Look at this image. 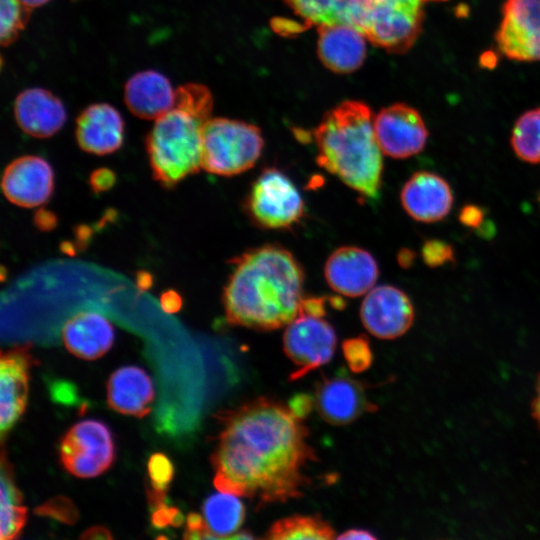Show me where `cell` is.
<instances>
[{
	"mask_svg": "<svg viewBox=\"0 0 540 540\" xmlns=\"http://www.w3.org/2000/svg\"><path fill=\"white\" fill-rule=\"evenodd\" d=\"M212 107L209 89L189 83L176 89L173 108L155 120L146 147L153 176L163 186L173 187L201 168L203 129Z\"/></svg>",
	"mask_w": 540,
	"mask_h": 540,
	"instance_id": "cell-4",
	"label": "cell"
},
{
	"mask_svg": "<svg viewBox=\"0 0 540 540\" xmlns=\"http://www.w3.org/2000/svg\"><path fill=\"white\" fill-rule=\"evenodd\" d=\"M34 513L58 520L65 524H73L79 517L78 510L72 500L64 496H56L35 508Z\"/></svg>",
	"mask_w": 540,
	"mask_h": 540,
	"instance_id": "cell-31",
	"label": "cell"
},
{
	"mask_svg": "<svg viewBox=\"0 0 540 540\" xmlns=\"http://www.w3.org/2000/svg\"><path fill=\"white\" fill-rule=\"evenodd\" d=\"M264 147L261 130L250 123L210 118L202 136L201 168L220 176H234L251 169Z\"/></svg>",
	"mask_w": 540,
	"mask_h": 540,
	"instance_id": "cell-5",
	"label": "cell"
},
{
	"mask_svg": "<svg viewBox=\"0 0 540 540\" xmlns=\"http://www.w3.org/2000/svg\"><path fill=\"white\" fill-rule=\"evenodd\" d=\"M237 497L220 491L203 503V517L214 539H233V534L239 532L245 519V507Z\"/></svg>",
	"mask_w": 540,
	"mask_h": 540,
	"instance_id": "cell-25",
	"label": "cell"
},
{
	"mask_svg": "<svg viewBox=\"0 0 540 540\" xmlns=\"http://www.w3.org/2000/svg\"><path fill=\"white\" fill-rule=\"evenodd\" d=\"M373 128L382 153L394 159H406L420 153L428 139L422 116L405 103H395L380 110L373 119Z\"/></svg>",
	"mask_w": 540,
	"mask_h": 540,
	"instance_id": "cell-11",
	"label": "cell"
},
{
	"mask_svg": "<svg viewBox=\"0 0 540 540\" xmlns=\"http://www.w3.org/2000/svg\"><path fill=\"white\" fill-rule=\"evenodd\" d=\"M153 400V382L142 368L124 366L110 375L107 401L114 411L142 418L150 413Z\"/></svg>",
	"mask_w": 540,
	"mask_h": 540,
	"instance_id": "cell-22",
	"label": "cell"
},
{
	"mask_svg": "<svg viewBox=\"0 0 540 540\" xmlns=\"http://www.w3.org/2000/svg\"><path fill=\"white\" fill-rule=\"evenodd\" d=\"M531 414L540 429V373L535 384V395L531 403Z\"/></svg>",
	"mask_w": 540,
	"mask_h": 540,
	"instance_id": "cell-40",
	"label": "cell"
},
{
	"mask_svg": "<svg viewBox=\"0 0 540 540\" xmlns=\"http://www.w3.org/2000/svg\"><path fill=\"white\" fill-rule=\"evenodd\" d=\"M244 208L255 226L269 230L293 228L305 215V201L299 189L276 167L263 169L254 179Z\"/></svg>",
	"mask_w": 540,
	"mask_h": 540,
	"instance_id": "cell-6",
	"label": "cell"
},
{
	"mask_svg": "<svg viewBox=\"0 0 540 540\" xmlns=\"http://www.w3.org/2000/svg\"><path fill=\"white\" fill-rule=\"evenodd\" d=\"M364 37L361 31L350 25H320L317 51L321 62L340 74L357 70L366 57Z\"/></svg>",
	"mask_w": 540,
	"mask_h": 540,
	"instance_id": "cell-20",
	"label": "cell"
},
{
	"mask_svg": "<svg viewBox=\"0 0 540 540\" xmlns=\"http://www.w3.org/2000/svg\"><path fill=\"white\" fill-rule=\"evenodd\" d=\"M344 358L353 372H362L366 370L372 362V352L369 341L358 336L346 339L342 343Z\"/></svg>",
	"mask_w": 540,
	"mask_h": 540,
	"instance_id": "cell-30",
	"label": "cell"
},
{
	"mask_svg": "<svg viewBox=\"0 0 540 540\" xmlns=\"http://www.w3.org/2000/svg\"><path fill=\"white\" fill-rule=\"evenodd\" d=\"M379 268L367 250L357 246H341L334 250L324 265L328 286L347 297H359L375 285Z\"/></svg>",
	"mask_w": 540,
	"mask_h": 540,
	"instance_id": "cell-14",
	"label": "cell"
},
{
	"mask_svg": "<svg viewBox=\"0 0 540 540\" xmlns=\"http://www.w3.org/2000/svg\"><path fill=\"white\" fill-rule=\"evenodd\" d=\"M510 141L519 159L540 164V107L526 111L517 119Z\"/></svg>",
	"mask_w": 540,
	"mask_h": 540,
	"instance_id": "cell-28",
	"label": "cell"
},
{
	"mask_svg": "<svg viewBox=\"0 0 540 540\" xmlns=\"http://www.w3.org/2000/svg\"><path fill=\"white\" fill-rule=\"evenodd\" d=\"M115 447L109 428L97 420H84L72 426L60 444L64 468L80 478H92L113 463Z\"/></svg>",
	"mask_w": 540,
	"mask_h": 540,
	"instance_id": "cell-8",
	"label": "cell"
},
{
	"mask_svg": "<svg viewBox=\"0 0 540 540\" xmlns=\"http://www.w3.org/2000/svg\"><path fill=\"white\" fill-rule=\"evenodd\" d=\"M312 402L313 400L311 397L307 395H299L294 397L291 403L288 405L299 417L304 418V416L310 411Z\"/></svg>",
	"mask_w": 540,
	"mask_h": 540,
	"instance_id": "cell-38",
	"label": "cell"
},
{
	"mask_svg": "<svg viewBox=\"0 0 540 540\" xmlns=\"http://www.w3.org/2000/svg\"><path fill=\"white\" fill-rule=\"evenodd\" d=\"M151 523L157 529H163L169 525L179 527L184 523V515L176 508L163 503L151 509Z\"/></svg>",
	"mask_w": 540,
	"mask_h": 540,
	"instance_id": "cell-34",
	"label": "cell"
},
{
	"mask_svg": "<svg viewBox=\"0 0 540 540\" xmlns=\"http://www.w3.org/2000/svg\"><path fill=\"white\" fill-rule=\"evenodd\" d=\"M415 253L414 251L408 249V248H403L399 251L398 253V256H397V260H398V263L401 267L403 268H409L412 266L414 260H415Z\"/></svg>",
	"mask_w": 540,
	"mask_h": 540,
	"instance_id": "cell-42",
	"label": "cell"
},
{
	"mask_svg": "<svg viewBox=\"0 0 540 540\" xmlns=\"http://www.w3.org/2000/svg\"><path fill=\"white\" fill-rule=\"evenodd\" d=\"M424 0H371L363 35L390 53L408 51L422 32Z\"/></svg>",
	"mask_w": 540,
	"mask_h": 540,
	"instance_id": "cell-7",
	"label": "cell"
},
{
	"mask_svg": "<svg viewBox=\"0 0 540 540\" xmlns=\"http://www.w3.org/2000/svg\"><path fill=\"white\" fill-rule=\"evenodd\" d=\"M53 183V170L45 159L22 156L6 167L2 177V190L13 204L31 208L49 199Z\"/></svg>",
	"mask_w": 540,
	"mask_h": 540,
	"instance_id": "cell-15",
	"label": "cell"
},
{
	"mask_svg": "<svg viewBox=\"0 0 540 540\" xmlns=\"http://www.w3.org/2000/svg\"><path fill=\"white\" fill-rule=\"evenodd\" d=\"M424 1H446V0H424Z\"/></svg>",
	"mask_w": 540,
	"mask_h": 540,
	"instance_id": "cell-45",
	"label": "cell"
},
{
	"mask_svg": "<svg viewBox=\"0 0 540 540\" xmlns=\"http://www.w3.org/2000/svg\"><path fill=\"white\" fill-rule=\"evenodd\" d=\"M26 7H28L29 9H33V8H37V7H40V6H43L45 5L46 3H48L50 0H20Z\"/></svg>",
	"mask_w": 540,
	"mask_h": 540,
	"instance_id": "cell-44",
	"label": "cell"
},
{
	"mask_svg": "<svg viewBox=\"0 0 540 540\" xmlns=\"http://www.w3.org/2000/svg\"><path fill=\"white\" fill-rule=\"evenodd\" d=\"M314 403L322 419L333 425L351 423L376 410L365 386L345 373L323 379L315 390Z\"/></svg>",
	"mask_w": 540,
	"mask_h": 540,
	"instance_id": "cell-13",
	"label": "cell"
},
{
	"mask_svg": "<svg viewBox=\"0 0 540 540\" xmlns=\"http://www.w3.org/2000/svg\"><path fill=\"white\" fill-rule=\"evenodd\" d=\"M266 539H334L335 531L332 526L320 516L293 515L274 522L265 535Z\"/></svg>",
	"mask_w": 540,
	"mask_h": 540,
	"instance_id": "cell-27",
	"label": "cell"
},
{
	"mask_svg": "<svg viewBox=\"0 0 540 540\" xmlns=\"http://www.w3.org/2000/svg\"><path fill=\"white\" fill-rule=\"evenodd\" d=\"M338 539H376L377 537L368 530L350 529L337 537Z\"/></svg>",
	"mask_w": 540,
	"mask_h": 540,
	"instance_id": "cell-41",
	"label": "cell"
},
{
	"mask_svg": "<svg viewBox=\"0 0 540 540\" xmlns=\"http://www.w3.org/2000/svg\"><path fill=\"white\" fill-rule=\"evenodd\" d=\"M32 355L26 346L3 352L0 360V430L2 438L25 411Z\"/></svg>",
	"mask_w": 540,
	"mask_h": 540,
	"instance_id": "cell-16",
	"label": "cell"
},
{
	"mask_svg": "<svg viewBox=\"0 0 540 540\" xmlns=\"http://www.w3.org/2000/svg\"><path fill=\"white\" fill-rule=\"evenodd\" d=\"M76 139L80 148L95 155L118 150L124 139V121L120 112L108 103L86 107L76 120Z\"/></svg>",
	"mask_w": 540,
	"mask_h": 540,
	"instance_id": "cell-19",
	"label": "cell"
},
{
	"mask_svg": "<svg viewBox=\"0 0 540 540\" xmlns=\"http://www.w3.org/2000/svg\"><path fill=\"white\" fill-rule=\"evenodd\" d=\"M148 474L153 488L167 491L174 476V466L165 454L157 452L149 458Z\"/></svg>",
	"mask_w": 540,
	"mask_h": 540,
	"instance_id": "cell-32",
	"label": "cell"
},
{
	"mask_svg": "<svg viewBox=\"0 0 540 540\" xmlns=\"http://www.w3.org/2000/svg\"><path fill=\"white\" fill-rule=\"evenodd\" d=\"M1 540L17 538L27 519V509L23 505V497L17 488L11 466L1 457Z\"/></svg>",
	"mask_w": 540,
	"mask_h": 540,
	"instance_id": "cell-26",
	"label": "cell"
},
{
	"mask_svg": "<svg viewBox=\"0 0 540 540\" xmlns=\"http://www.w3.org/2000/svg\"><path fill=\"white\" fill-rule=\"evenodd\" d=\"M495 40L509 59L539 61L540 0H506Z\"/></svg>",
	"mask_w": 540,
	"mask_h": 540,
	"instance_id": "cell-10",
	"label": "cell"
},
{
	"mask_svg": "<svg viewBox=\"0 0 540 540\" xmlns=\"http://www.w3.org/2000/svg\"><path fill=\"white\" fill-rule=\"evenodd\" d=\"M124 102L135 116L156 120L173 108L176 90L164 74L144 70L135 73L126 82Z\"/></svg>",
	"mask_w": 540,
	"mask_h": 540,
	"instance_id": "cell-21",
	"label": "cell"
},
{
	"mask_svg": "<svg viewBox=\"0 0 540 540\" xmlns=\"http://www.w3.org/2000/svg\"><path fill=\"white\" fill-rule=\"evenodd\" d=\"M421 256L424 263L431 268L455 261L453 247L439 239L426 240L421 248Z\"/></svg>",
	"mask_w": 540,
	"mask_h": 540,
	"instance_id": "cell-33",
	"label": "cell"
},
{
	"mask_svg": "<svg viewBox=\"0 0 540 540\" xmlns=\"http://www.w3.org/2000/svg\"><path fill=\"white\" fill-rule=\"evenodd\" d=\"M1 45L12 44L20 35L29 21L31 9L26 7L20 0H0Z\"/></svg>",
	"mask_w": 540,
	"mask_h": 540,
	"instance_id": "cell-29",
	"label": "cell"
},
{
	"mask_svg": "<svg viewBox=\"0 0 540 540\" xmlns=\"http://www.w3.org/2000/svg\"><path fill=\"white\" fill-rule=\"evenodd\" d=\"M538 202H539V204H540V193H539V195H538Z\"/></svg>",
	"mask_w": 540,
	"mask_h": 540,
	"instance_id": "cell-46",
	"label": "cell"
},
{
	"mask_svg": "<svg viewBox=\"0 0 540 540\" xmlns=\"http://www.w3.org/2000/svg\"><path fill=\"white\" fill-rule=\"evenodd\" d=\"M363 326L379 339H395L405 334L414 321V307L401 289L392 285L374 286L361 303Z\"/></svg>",
	"mask_w": 540,
	"mask_h": 540,
	"instance_id": "cell-12",
	"label": "cell"
},
{
	"mask_svg": "<svg viewBox=\"0 0 540 540\" xmlns=\"http://www.w3.org/2000/svg\"><path fill=\"white\" fill-rule=\"evenodd\" d=\"M337 336L332 325L321 316L300 312L285 329L283 347L296 368L291 380L328 363L335 352Z\"/></svg>",
	"mask_w": 540,
	"mask_h": 540,
	"instance_id": "cell-9",
	"label": "cell"
},
{
	"mask_svg": "<svg viewBox=\"0 0 540 540\" xmlns=\"http://www.w3.org/2000/svg\"><path fill=\"white\" fill-rule=\"evenodd\" d=\"M314 139L320 167L362 198H378L383 153L375 138L369 106L354 100L340 103L322 117Z\"/></svg>",
	"mask_w": 540,
	"mask_h": 540,
	"instance_id": "cell-3",
	"label": "cell"
},
{
	"mask_svg": "<svg viewBox=\"0 0 540 540\" xmlns=\"http://www.w3.org/2000/svg\"><path fill=\"white\" fill-rule=\"evenodd\" d=\"M484 210L475 204L463 206L459 212V221L468 228H480L484 221Z\"/></svg>",
	"mask_w": 540,
	"mask_h": 540,
	"instance_id": "cell-36",
	"label": "cell"
},
{
	"mask_svg": "<svg viewBox=\"0 0 540 540\" xmlns=\"http://www.w3.org/2000/svg\"><path fill=\"white\" fill-rule=\"evenodd\" d=\"M223 306L232 325L269 331L300 313L305 273L296 257L277 244L248 249L232 261Z\"/></svg>",
	"mask_w": 540,
	"mask_h": 540,
	"instance_id": "cell-2",
	"label": "cell"
},
{
	"mask_svg": "<svg viewBox=\"0 0 540 540\" xmlns=\"http://www.w3.org/2000/svg\"><path fill=\"white\" fill-rule=\"evenodd\" d=\"M14 116L26 134L35 138H48L63 127L67 112L62 101L52 92L33 87L16 97Z\"/></svg>",
	"mask_w": 540,
	"mask_h": 540,
	"instance_id": "cell-18",
	"label": "cell"
},
{
	"mask_svg": "<svg viewBox=\"0 0 540 540\" xmlns=\"http://www.w3.org/2000/svg\"><path fill=\"white\" fill-rule=\"evenodd\" d=\"M185 539H214L204 517L197 513H189L186 519Z\"/></svg>",
	"mask_w": 540,
	"mask_h": 540,
	"instance_id": "cell-35",
	"label": "cell"
},
{
	"mask_svg": "<svg viewBox=\"0 0 540 540\" xmlns=\"http://www.w3.org/2000/svg\"><path fill=\"white\" fill-rule=\"evenodd\" d=\"M81 539H111L112 535L108 529L103 526H94L86 530L80 537Z\"/></svg>",
	"mask_w": 540,
	"mask_h": 540,
	"instance_id": "cell-39",
	"label": "cell"
},
{
	"mask_svg": "<svg viewBox=\"0 0 540 540\" xmlns=\"http://www.w3.org/2000/svg\"><path fill=\"white\" fill-rule=\"evenodd\" d=\"M400 201L412 219L434 223L449 214L453 205V192L442 176L429 171H417L403 185Z\"/></svg>",
	"mask_w": 540,
	"mask_h": 540,
	"instance_id": "cell-17",
	"label": "cell"
},
{
	"mask_svg": "<svg viewBox=\"0 0 540 540\" xmlns=\"http://www.w3.org/2000/svg\"><path fill=\"white\" fill-rule=\"evenodd\" d=\"M114 181V174L110 170L100 169L91 175L90 183L95 191H103L110 188Z\"/></svg>",
	"mask_w": 540,
	"mask_h": 540,
	"instance_id": "cell-37",
	"label": "cell"
},
{
	"mask_svg": "<svg viewBox=\"0 0 540 540\" xmlns=\"http://www.w3.org/2000/svg\"><path fill=\"white\" fill-rule=\"evenodd\" d=\"M66 349L84 360L102 357L112 346L114 330L111 323L95 311H82L69 318L62 329Z\"/></svg>",
	"mask_w": 540,
	"mask_h": 540,
	"instance_id": "cell-23",
	"label": "cell"
},
{
	"mask_svg": "<svg viewBox=\"0 0 540 540\" xmlns=\"http://www.w3.org/2000/svg\"><path fill=\"white\" fill-rule=\"evenodd\" d=\"M302 419L267 397L224 412L211 457L216 489L259 507L301 497L308 483L304 470L316 459Z\"/></svg>",
	"mask_w": 540,
	"mask_h": 540,
	"instance_id": "cell-1",
	"label": "cell"
},
{
	"mask_svg": "<svg viewBox=\"0 0 540 540\" xmlns=\"http://www.w3.org/2000/svg\"><path fill=\"white\" fill-rule=\"evenodd\" d=\"M305 21L317 25L345 24L362 30L371 0H283ZM362 32V31H361Z\"/></svg>",
	"mask_w": 540,
	"mask_h": 540,
	"instance_id": "cell-24",
	"label": "cell"
},
{
	"mask_svg": "<svg viewBox=\"0 0 540 540\" xmlns=\"http://www.w3.org/2000/svg\"><path fill=\"white\" fill-rule=\"evenodd\" d=\"M163 307L168 312H175L180 307V300L175 295L168 296L167 300H163Z\"/></svg>",
	"mask_w": 540,
	"mask_h": 540,
	"instance_id": "cell-43",
	"label": "cell"
}]
</instances>
